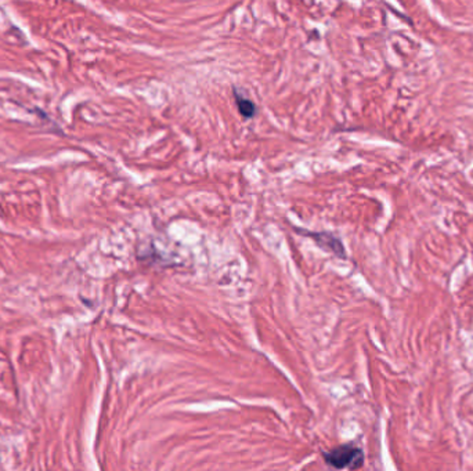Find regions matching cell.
Returning a JSON list of instances; mask_svg holds the SVG:
<instances>
[{
	"mask_svg": "<svg viewBox=\"0 0 473 471\" xmlns=\"http://www.w3.org/2000/svg\"><path fill=\"white\" fill-rule=\"evenodd\" d=\"M324 462L337 470H359L364 466V451L353 442L339 445L323 453Z\"/></svg>",
	"mask_w": 473,
	"mask_h": 471,
	"instance_id": "6da1fadb",
	"label": "cell"
},
{
	"mask_svg": "<svg viewBox=\"0 0 473 471\" xmlns=\"http://www.w3.org/2000/svg\"><path fill=\"white\" fill-rule=\"evenodd\" d=\"M306 236H310L313 238V240L324 250L334 253L335 256H338L340 259H346V252H345V246L340 242L338 236L331 234V233H304Z\"/></svg>",
	"mask_w": 473,
	"mask_h": 471,
	"instance_id": "7a4b0ae2",
	"label": "cell"
},
{
	"mask_svg": "<svg viewBox=\"0 0 473 471\" xmlns=\"http://www.w3.org/2000/svg\"><path fill=\"white\" fill-rule=\"evenodd\" d=\"M233 96H234V100H236L238 112H239V115L242 118L252 119V118L256 116V114H258V105L252 102L251 99H248L246 96H244L239 92V89H236V86L233 87Z\"/></svg>",
	"mask_w": 473,
	"mask_h": 471,
	"instance_id": "3957f363",
	"label": "cell"
}]
</instances>
